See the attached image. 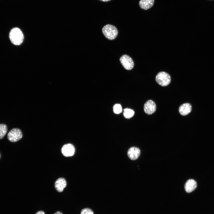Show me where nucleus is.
Returning a JSON list of instances; mask_svg holds the SVG:
<instances>
[{"label":"nucleus","instance_id":"f257e3e1","mask_svg":"<svg viewBox=\"0 0 214 214\" xmlns=\"http://www.w3.org/2000/svg\"><path fill=\"white\" fill-rule=\"evenodd\" d=\"M9 37L12 43L15 45L21 44L24 38L22 32L18 28H14L11 30L9 34Z\"/></svg>","mask_w":214,"mask_h":214},{"label":"nucleus","instance_id":"f03ea898","mask_svg":"<svg viewBox=\"0 0 214 214\" xmlns=\"http://www.w3.org/2000/svg\"><path fill=\"white\" fill-rule=\"evenodd\" d=\"M102 31L106 37L110 40L114 39L118 34L117 28L111 24H107L104 26Z\"/></svg>","mask_w":214,"mask_h":214},{"label":"nucleus","instance_id":"7ed1b4c3","mask_svg":"<svg viewBox=\"0 0 214 214\" xmlns=\"http://www.w3.org/2000/svg\"><path fill=\"white\" fill-rule=\"evenodd\" d=\"M155 80L159 85L166 86L170 83L171 78L170 75L164 72H160L157 74L155 77Z\"/></svg>","mask_w":214,"mask_h":214},{"label":"nucleus","instance_id":"20e7f679","mask_svg":"<svg viewBox=\"0 0 214 214\" xmlns=\"http://www.w3.org/2000/svg\"><path fill=\"white\" fill-rule=\"evenodd\" d=\"M23 134L21 130L18 128H14L10 130L7 135V138L10 141L16 142L22 137Z\"/></svg>","mask_w":214,"mask_h":214},{"label":"nucleus","instance_id":"39448f33","mask_svg":"<svg viewBox=\"0 0 214 214\" xmlns=\"http://www.w3.org/2000/svg\"><path fill=\"white\" fill-rule=\"evenodd\" d=\"M123 67L126 70H130L134 66V63L132 59L128 55L125 54L122 56L119 59Z\"/></svg>","mask_w":214,"mask_h":214},{"label":"nucleus","instance_id":"423d86ee","mask_svg":"<svg viewBox=\"0 0 214 214\" xmlns=\"http://www.w3.org/2000/svg\"><path fill=\"white\" fill-rule=\"evenodd\" d=\"M156 106L155 103L152 100H147L144 103V112L148 115L154 113L155 111Z\"/></svg>","mask_w":214,"mask_h":214},{"label":"nucleus","instance_id":"0eeeda50","mask_svg":"<svg viewBox=\"0 0 214 214\" xmlns=\"http://www.w3.org/2000/svg\"><path fill=\"white\" fill-rule=\"evenodd\" d=\"M62 154L66 157H70L73 156L75 152V148L72 144H64L61 149Z\"/></svg>","mask_w":214,"mask_h":214},{"label":"nucleus","instance_id":"6e6552de","mask_svg":"<svg viewBox=\"0 0 214 214\" xmlns=\"http://www.w3.org/2000/svg\"><path fill=\"white\" fill-rule=\"evenodd\" d=\"M140 149L135 147H130L128 151V155L129 158L132 160L137 159L140 156Z\"/></svg>","mask_w":214,"mask_h":214},{"label":"nucleus","instance_id":"1a4fd4ad","mask_svg":"<svg viewBox=\"0 0 214 214\" xmlns=\"http://www.w3.org/2000/svg\"><path fill=\"white\" fill-rule=\"evenodd\" d=\"M197 187L196 182L192 179L188 180L185 185V191L188 193H191L194 191Z\"/></svg>","mask_w":214,"mask_h":214},{"label":"nucleus","instance_id":"9d476101","mask_svg":"<svg viewBox=\"0 0 214 214\" xmlns=\"http://www.w3.org/2000/svg\"><path fill=\"white\" fill-rule=\"evenodd\" d=\"M67 185V182L63 178L58 179L55 183V187L56 190L59 192H62Z\"/></svg>","mask_w":214,"mask_h":214},{"label":"nucleus","instance_id":"9b49d317","mask_svg":"<svg viewBox=\"0 0 214 214\" xmlns=\"http://www.w3.org/2000/svg\"><path fill=\"white\" fill-rule=\"evenodd\" d=\"M191 109L192 106L191 104L188 103H186L180 106L179 108V111L181 115L185 116L191 112Z\"/></svg>","mask_w":214,"mask_h":214},{"label":"nucleus","instance_id":"f8f14e48","mask_svg":"<svg viewBox=\"0 0 214 214\" xmlns=\"http://www.w3.org/2000/svg\"><path fill=\"white\" fill-rule=\"evenodd\" d=\"M154 1V0H140L139 3V6L142 9L147 10L153 6Z\"/></svg>","mask_w":214,"mask_h":214},{"label":"nucleus","instance_id":"ddd939ff","mask_svg":"<svg viewBox=\"0 0 214 214\" xmlns=\"http://www.w3.org/2000/svg\"><path fill=\"white\" fill-rule=\"evenodd\" d=\"M134 113V111L133 110L127 108L124 110L123 114L125 118L129 119L133 116Z\"/></svg>","mask_w":214,"mask_h":214},{"label":"nucleus","instance_id":"4468645a","mask_svg":"<svg viewBox=\"0 0 214 214\" xmlns=\"http://www.w3.org/2000/svg\"><path fill=\"white\" fill-rule=\"evenodd\" d=\"M7 125L4 124H0V139H2L7 132Z\"/></svg>","mask_w":214,"mask_h":214},{"label":"nucleus","instance_id":"2eb2a0df","mask_svg":"<svg viewBox=\"0 0 214 214\" xmlns=\"http://www.w3.org/2000/svg\"><path fill=\"white\" fill-rule=\"evenodd\" d=\"M113 110L114 113L117 114H119L122 111V106L120 104H115L113 106Z\"/></svg>","mask_w":214,"mask_h":214},{"label":"nucleus","instance_id":"dca6fc26","mask_svg":"<svg viewBox=\"0 0 214 214\" xmlns=\"http://www.w3.org/2000/svg\"><path fill=\"white\" fill-rule=\"evenodd\" d=\"M81 214H93V212L90 209L86 208L83 209L81 210Z\"/></svg>","mask_w":214,"mask_h":214},{"label":"nucleus","instance_id":"f3484780","mask_svg":"<svg viewBox=\"0 0 214 214\" xmlns=\"http://www.w3.org/2000/svg\"><path fill=\"white\" fill-rule=\"evenodd\" d=\"M35 214H45V213L43 211H40L36 213Z\"/></svg>","mask_w":214,"mask_h":214},{"label":"nucleus","instance_id":"a211bd4d","mask_svg":"<svg viewBox=\"0 0 214 214\" xmlns=\"http://www.w3.org/2000/svg\"><path fill=\"white\" fill-rule=\"evenodd\" d=\"M54 214H63L60 211H57Z\"/></svg>","mask_w":214,"mask_h":214},{"label":"nucleus","instance_id":"6ab92c4d","mask_svg":"<svg viewBox=\"0 0 214 214\" xmlns=\"http://www.w3.org/2000/svg\"><path fill=\"white\" fill-rule=\"evenodd\" d=\"M99 0L102 1H103L106 2V1H110L111 0Z\"/></svg>","mask_w":214,"mask_h":214},{"label":"nucleus","instance_id":"aec40b11","mask_svg":"<svg viewBox=\"0 0 214 214\" xmlns=\"http://www.w3.org/2000/svg\"><path fill=\"white\" fill-rule=\"evenodd\" d=\"M0 157H1V155H0Z\"/></svg>","mask_w":214,"mask_h":214}]
</instances>
